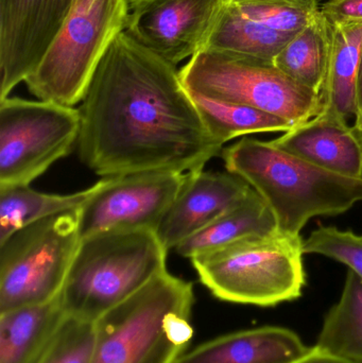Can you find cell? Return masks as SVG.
Here are the masks:
<instances>
[{
  "label": "cell",
  "instance_id": "cell-1",
  "mask_svg": "<svg viewBox=\"0 0 362 363\" xmlns=\"http://www.w3.org/2000/svg\"><path fill=\"white\" fill-rule=\"evenodd\" d=\"M79 111V157L102 178L201 172L222 152L180 70L125 32L104 55Z\"/></svg>",
  "mask_w": 362,
  "mask_h": 363
},
{
  "label": "cell",
  "instance_id": "cell-2",
  "mask_svg": "<svg viewBox=\"0 0 362 363\" xmlns=\"http://www.w3.org/2000/svg\"><path fill=\"white\" fill-rule=\"evenodd\" d=\"M221 155L227 172L264 199L287 234L300 235L312 218L341 215L362 201V178L322 169L272 142L242 138Z\"/></svg>",
  "mask_w": 362,
  "mask_h": 363
},
{
  "label": "cell",
  "instance_id": "cell-3",
  "mask_svg": "<svg viewBox=\"0 0 362 363\" xmlns=\"http://www.w3.org/2000/svg\"><path fill=\"white\" fill-rule=\"evenodd\" d=\"M195 292L167 270L95 322L91 363H176L193 337Z\"/></svg>",
  "mask_w": 362,
  "mask_h": 363
},
{
  "label": "cell",
  "instance_id": "cell-4",
  "mask_svg": "<svg viewBox=\"0 0 362 363\" xmlns=\"http://www.w3.org/2000/svg\"><path fill=\"white\" fill-rule=\"evenodd\" d=\"M168 250L148 228L81 239L60 298L67 317L96 322L166 269Z\"/></svg>",
  "mask_w": 362,
  "mask_h": 363
},
{
  "label": "cell",
  "instance_id": "cell-5",
  "mask_svg": "<svg viewBox=\"0 0 362 363\" xmlns=\"http://www.w3.org/2000/svg\"><path fill=\"white\" fill-rule=\"evenodd\" d=\"M303 239L276 230L240 239L193 257L200 281L215 298L235 304L272 307L303 294Z\"/></svg>",
  "mask_w": 362,
  "mask_h": 363
},
{
  "label": "cell",
  "instance_id": "cell-6",
  "mask_svg": "<svg viewBox=\"0 0 362 363\" xmlns=\"http://www.w3.org/2000/svg\"><path fill=\"white\" fill-rule=\"evenodd\" d=\"M130 0H74L44 57L25 81L38 100L81 104L104 55L127 29Z\"/></svg>",
  "mask_w": 362,
  "mask_h": 363
},
{
  "label": "cell",
  "instance_id": "cell-7",
  "mask_svg": "<svg viewBox=\"0 0 362 363\" xmlns=\"http://www.w3.org/2000/svg\"><path fill=\"white\" fill-rule=\"evenodd\" d=\"M180 76L191 93L264 111L293 127L324 110L320 95L271 62L204 48L189 59Z\"/></svg>",
  "mask_w": 362,
  "mask_h": 363
},
{
  "label": "cell",
  "instance_id": "cell-8",
  "mask_svg": "<svg viewBox=\"0 0 362 363\" xmlns=\"http://www.w3.org/2000/svg\"><path fill=\"white\" fill-rule=\"evenodd\" d=\"M80 209L38 220L0 243V313L61 294L82 239Z\"/></svg>",
  "mask_w": 362,
  "mask_h": 363
},
{
  "label": "cell",
  "instance_id": "cell-9",
  "mask_svg": "<svg viewBox=\"0 0 362 363\" xmlns=\"http://www.w3.org/2000/svg\"><path fill=\"white\" fill-rule=\"evenodd\" d=\"M79 108L9 96L0 100V186L30 185L78 145Z\"/></svg>",
  "mask_w": 362,
  "mask_h": 363
},
{
  "label": "cell",
  "instance_id": "cell-10",
  "mask_svg": "<svg viewBox=\"0 0 362 363\" xmlns=\"http://www.w3.org/2000/svg\"><path fill=\"white\" fill-rule=\"evenodd\" d=\"M193 174L146 172L104 178L101 189L81 207V238L111 230L157 232Z\"/></svg>",
  "mask_w": 362,
  "mask_h": 363
},
{
  "label": "cell",
  "instance_id": "cell-11",
  "mask_svg": "<svg viewBox=\"0 0 362 363\" xmlns=\"http://www.w3.org/2000/svg\"><path fill=\"white\" fill-rule=\"evenodd\" d=\"M225 0H130L125 33L176 66L205 47Z\"/></svg>",
  "mask_w": 362,
  "mask_h": 363
},
{
  "label": "cell",
  "instance_id": "cell-12",
  "mask_svg": "<svg viewBox=\"0 0 362 363\" xmlns=\"http://www.w3.org/2000/svg\"><path fill=\"white\" fill-rule=\"evenodd\" d=\"M74 0H0V100L44 57Z\"/></svg>",
  "mask_w": 362,
  "mask_h": 363
},
{
  "label": "cell",
  "instance_id": "cell-13",
  "mask_svg": "<svg viewBox=\"0 0 362 363\" xmlns=\"http://www.w3.org/2000/svg\"><path fill=\"white\" fill-rule=\"evenodd\" d=\"M252 187L231 172H196L168 208L157 230L169 251L239 203Z\"/></svg>",
  "mask_w": 362,
  "mask_h": 363
},
{
  "label": "cell",
  "instance_id": "cell-14",
  "mask_svg": "<svg viewBox=\"0 0 362 363\" xmlns=\"http://www.w3.org/2000/svg\"><path fill=\"white\" fill-rule=\"evenodd\" d=\"M348 119L323 110L314 118L271 140L281 150L322 169L362 178V140Z\"/></svg>",
  "mask_w": 362,
  "mask_h": 363
},
{
  "label": "cell",
  "instance_id": "cell-15",
  "mask_svg": "<svg viewBox=\"0 0 362 363\" xmlns=\"http://www.w3.org/2000/svg\"><path fill=\"white\" fill-rule=\"evenodd\" d=\"M299 335L282 326H261L222 335L183 354L176 363H289L306 353Z\"/></svg>",
  "mask_w": 362,
  "mask_h": 363
},
{
  "label": "cell",
  "instance_id": "cell-16",
  "mask_svg": "<svg viewBox=\"0 0 362 363\" xmlns=\"http://www.w3.org/2000/svg\"><path fill=\"white\" fill-rule=\"evenodd\" d=\"M66 319L60 296L0 313V363H43Z\"/></svg>",
  "mask_w": 362,
  "mask_h": 363
},
{
  "label": "cell",
  "instance_id": "cell-17",
  "mask_svg": "<svg viewBox=\"0 0 362 363\" xmlns=\"http://www.w3.org/2000/svg\"><path fill=\"white\" fill-rule=\"evenodd\" d=\"M278 230V222L267 203L255 191L176 247L183 257L193 259L240 239Z\"/></svg>",
  "mask_w": 362,
  "mask_h": 363
},
{
  "label": "cell",
  "instance_id": "cell-18",
  "mask_svg": "<svg viewBox=\"0 0 362 363\" xmlns=\"http://www.w3.org/2000/svg\"><path fill=\"white\" fill-rule=\"evenodd\" d=\"M333 46V26L319 13L291 36L273 60L283 74L322 97Z\"/></svg>",
  "mask_w": 362,
  "mask_h": 363
},
{
  "label": "cell",
  "instance_id": "cell-19",
  "mask_svg": "<svg viewBox=\"0 0 362 363\" xmlns=\"http://www.w3.org/2000/svg\"><path fill=\"white\" fill-rule=\"evenodd\" d=\"M103 184L104 178L87 189L69 194H45L30 185L0 186V243L33 222L80 208Z\"/></svg>",
  "mask_w": 362,
  "mask_h": 363
},
{
  "label": "cell",
  "instance_id": "cell-20",
  "mask_svg": "<svg viewBox=\"0 0 362 363\" xmlns=\"http://www.w3.org/2000/svg\"><path fill=\"white\" fill-rule=\"evenodd\" d=\"M361 49L362 23L333 26V46L322 91L323 106L324 110L346 119L356 118L359 113L357 83Z\"/></svg>",
  "mask_w": 362,
  "mask_h": 363
},
{
  "label": "cell",
  "instance_id": "cell-21",
  "mask_svg": "<svg viewBox=\"0 0 362 363\" xmlns=\"http://www.w3.org/2000/svg\"><path fill=\"white\" fill-rule=\"evenodd\" d=\"M291 36L242 16L225 1L204 48L273 63L274 57Z\"/></svg>",
  "mask_w": 362,
  "mask_h": 363
},
{
  "label": "cell",
  "instance_id": "cell-22",
  "mask_svg": "<svg viewBox=\"0 0 362 363\" xmlns=\"http://www.w3.org/2000/svg\"><path fill=\"white\" fill-rule=\"evenodd\" d=\"M317 347L338 357L362 363V279L349 270L339 301L323 322Z\"/></svg>",
  "mask_w": 362,
  "mask_h": 363
},
{
  "label": "cell",
  "instance_id": "cell-23",
  "mask_svg": "<svg viewBox=\"0 0 362 363\" xmlns=\"http://www.w3.org/2000/svg\"><path fill=\"white\" fill-rule=\"evenodd\" d=\"M191 95L208 133L221 145L247 134L286 133L293 127L281 117L250 106L213 99L200 94Z\"/></svg>",
  "mask_w": 362,
  "mask_h": 363
},
{
  "label": "cell",
  "instance_id": "cell-24",
  "mask_svg": "<svg viewBox=\"0 0 362 363\" xmlns=\"http://www.w3.org/2000/svg\"><path fill=\"white\" fill-rule=\"evenodd\" d=\"M242 16L293 35L320 13L318 0H227Z\"/></svg>",
  "mask_w": 362,
  "mask_h": 363
},
{
  "label": "cell",
  "instance_id": "cell-25",
  "mask_svg": "<svg viewBox=\"0 0 362 363\" xmlns=\"http://www.w3.org/2000/svg\"><path fill=\"white\" fill-rule=\"evenodd\" d=\"M304 254H320L349 267L362 279V236L333 226H320L303 241Z\"/></svg>",
  "mask_w": 362,
  "mask_h": 363
},
{
  "label": "cell",
  "instance_id": "cell-26",
  "mask_svg": "<svg viewBox=\"0 0 362 363\" xmlns=\"http://www.w3.org/2000/svg\"><path fill=\"white\" fill-rule=\"evenodd\" d=\"M95 322L67 317L43 363H91Z\"/></svg>",
  "mask_w": 362,
  "mask_h": 363
},
{
  "label": "cell",
  "instance_id": "cell-27",
  "mask_svg": "<svg viewBox=\"0 0 362 363\" xmlns=\"http://www.w3.org/2000/svg\"><path fill=\"white\" fill-rule=\"evenodd\" d=\"M320 10L333 26L362 23V0H329Z\"/></svg>",
  "mask_w": 362,
  "mask_h": 363
},
{
  "label": "cell",
  "instance_id": "cell-28",
  "mask_svg": "<svg viewBox=\"0 0 362 363\" xmlns=\"http://www.w3.org/2000/svg\"><path fill=\"white\" fill-rule=\"evenodd\" d=\"M289 363H355L350 360L344 359V358L338 357L333 355L324 350L314 345V347H308L307 351L301 357Z\"/></svg>",
  "mask_w": 362,
  "mask_h": 363
},
{
  "label": "cell",
  "instance_id": "cell-29",
  "mask_svg": "<svg viewBox=\"0 0 362 363\" xmlns=\"http://www.w3.org/2000/svg\"><path fill=\"white\" fill-rule=\"evenodd\" d=\"M357 91H358V106L359 113H361L362 111V49L361 62H359L358 83H357Z\"/></svg>",
  "mask_w": 362,
  "mask_h": 363
},
{
  "label": "cell",
  "instance_id": "cell-30",
  "mask_svg": "<svg viewBox=\"0 0 362 363\" xmlns=\"http://www.w3.org/2000/svg\"><path fill=\"white\" fill-rule=\"evenodd\" d=\"M353 127H354L355 131L361 136L362 140V111L357 115L356 118H355V123Z\"/></svg>",
  "mask_w": 362,
  "mask_h": 363
},
{
  "label": "cell",
  "instance_id": "cell-31",
  "mask_svg": "<svg viewBox=\"0 0 362 363\" xmlns=\"http://www.w3.org/2000/svg\"><path fill=\"white\" fill-rule=\"evenodd\" d=\"M225 1H227V0H225Z\"/></svg>",
  "mask_w": 362,
  "mask_h": 363
}]
</instances>
